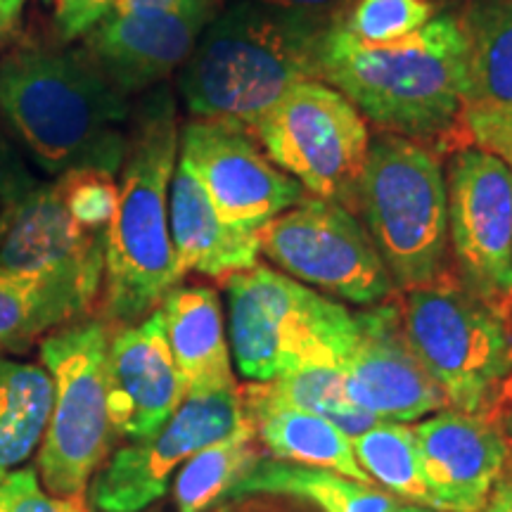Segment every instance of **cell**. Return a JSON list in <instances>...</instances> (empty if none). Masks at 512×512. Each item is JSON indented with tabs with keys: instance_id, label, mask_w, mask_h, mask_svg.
<instances>
[{
	"instance_id": "21",
	"label": "cell",
	"mask_w": 512,
	"mask_h": 512,
	"mask_svg": "<svg viewBox=\"0 0 512 512\" xmlns=\"http://www.w3.org/2000/svg\"><path fill=\"white\" fill-rule=\"evenodd\" d=\"M240 394L245 418L252 425L256 441L264 444L271 458L320 467V470L337 472V475L356 479V482L373 484V479L358 465L351 439L342 430H337L330 420L320 418L316 413L283 406V403L266 401L247 387H242Z\"/></svg>"
},
{
	"instance_id": "31",
	"label": "cell",
	"mask_w": 512,
	"mask_h": 512,
	"mask_svg": "<svg viewBox=\"0 0 512 512\" xmlns=\"http://www.w3.org/2000/svg\"><path fill=\"white\" fill-rule=\"evenodd\" d=\"M38 188L34 174L24 166L22 157L8 138L0 133V240L8 233L10 223L15 221L19 207L27 202V197Z\"/></svg>"
},
{
	"instance_id": "29",
	"label": "cell",
	"mask_w": 512,
	"mask_h": 512,
	"mask_svg": "<svg viewBox=\"0 0 512 512\" xmlns=\"http://www.w3.org/2000/svg\"><path fill=\"white\" fill-rule=\"evenodd\" d=\"M57 195L76 223L91 230H107L119 202V183L112 171L72 169L53 183Z\"/></svg>"
},
{
	"instance_id": "26",
	"label": "cell",
	"mask_w": 512,
	"mask_h": 512,
	"mask_svg": "<svg viewBox=\"0 0 512 512\" xmlns=\"http://www.w3.org/2000/svg\"><path fill=\"white\" fill-rule=\"evenodd\" d=\"M247 389H252L256 396L266 401L316 413L320 418L330 420L349 439L380 422V418L358 408L349 399L347 389H344L342 368H306L275 377L271 382H249Z\"/></svg>"
},
{
	"instance_id": "30",
	"label": "cell",
	"mask_w": 512,
	"mask_h": 512,
	"mask_svg": "<svg viewBox=\"0 0 512 512\" xmlns=\"http://www.w3.org/2000/svg\"><path fill=\"white\" fill-rule=\"evenodd\" d=\"M0 512H86L81 498L50 496L34 467H22L0 482Z\"/></svg>"
},
{
	"instance_id": "10",
	"label": "cell",
	"mask_w": 512,
	"mask_h": 512,
	"mask_svg": "<svg viewBox=\"0 0 512 512\" xmlns=\"http://www.w3.org/2000/svg\"><path fill=\"white\" fill-rule=\"evenodd\" d=\"M261 254L311 290L356 306L399 297L361 219L342 204L306 195L261 230Z\"/></svg>"
},
{
	"instance_id": "15",
	"label": "cell",
	"mask_w": 512,
	"mask_h": 512,
	"mask_svg": "<svg viewBox=\"0 0 512 512\" xmlns=\"http://www.w3.org/2000/svg\"><path fill=\"white\" fill-rule=\"evenodd\" d=\"M356 342L342 363L344 389L380 420L415 422L446 408L403 332L399 297L356 311Z\"/></svg>"
},
{
	"instance_id": "17",
	"label": "cell",
	"mask_w": 512,
	"mask_h": 512,
	"mask_svg": "<svg viewBox=\"0 0 512 512\" xmlns=\"http://www.w3.org/2000/svg\"><path fill=\"white\" fill-rule=\"evenodd\" d=\"M185 396L162 313L112 332L107 349V411L114 437L147 439L162 430Z\"/></svg>"
},
{
	"instance_id": "16",
	"label": "cell",
	"mask_w": 512,
	"mask_h": 512,
	"mask_svg": "<svg viewBox=\"0 0 512 512\" xmlns=\"http://www.w3.org/2000/svg\"><path fill=\"white\" fill-rule=\"evenodd\" d=\"M221 8L223 0H188L169 10L107 15L81 48L121 93H143L183 67Z\"/></svg>"
},
{
	"instance_id": "35",
	"label": "cell",
	"mask_w": 512,
	"mask_h": 512,
	"mask_svg": "<svg viewBox=\"0 0 512 512\" xmlns=\"http://www.w3.org/2000/svg\"><path fill=\"white\" fill-rule=\"evenodd\" d=\"M486 418H489L498 427V432H501L505 446H508L510 460H512V377L503 387L501 396H498L494 411L486 415Z\"/></svg>"
},
{
	"instance_id": "4",
	"label": "cell",
	"mask_w": 512,
	"mask_h": 512,
	"mask_svg": "<svg viewBox=\"0 0 512 512\" xmlns=\"http://www.w3.org/2000/svg\"><path fill=\"white\" fill-rule=\"evenodd\" d=\"M323 34L325 29L259 5L228 3L181 67L178 93L192 119L249 131L294 83L318 79Z\"/></svg>"
},
{
	"instance_id": "22",
	"label": "cell",
	"mask_w": 512,
	"mask_h": 512,
	"mask_svg": "<svg viewBox=\"0 0 512 512\" xmlns=\"http://www.w3.org/2000/svg\"><path fill=\"white\" fill-rule=\"evenodd\" d=\"M451 12L465 38V112L512 119V0H463Z\"/></svg>"
},
{
	"instance_id": "6",
	"label": "cell",
	"mask_w": 512,
	"mask_h": 512,
	"mask_svg": "<svg viewBox=\"0 0 512 512\" xmlns=\"http://www.w3.org/2000/svg\"><path fill=\"white\" fill-rule=\"evenodd\" d=\"M356 216L399 292L430 285L451 271L446 174L441 155L430 145L387 131L373 133Z\"/></svg>"
},
{
	"instance_id": "12",
	"label": "cell",
	"mask_w": 512,
	"mask_h": 512,
	"mask_svg": "<svg viewBox=\"0 0 512 512\" xmlns=\"http://www.w3.org/2000/svg\"><path fill=\"white\" fill-rule=\"evenodd\" d=\"M240 387L188 394L162 430L110 453L88 484L93 512H145L166 496L183 463L245 422Z\"/></svg>"
},
{
	"instance_id": "20",
	"label": "cell",
	"mask_w": 512,
	"mask_h": 512,
	"mask_svg": "<svg viewBox=\"0 0 512 512\" xmlns=\"http://www.w3.org/2000/svg\"><path fill=\"white\" fill-rule=\"evenodd\" d=\"M159 313L185 392L209 394L238 387L219 294L204 285H176L162 299Z\"/></svg>"
},
{
	"instance_id": "37",
	"label": "cell",
	"mask_w": 512,
	"mask_h": 512,
	"mask_svg": "<svg viewBox=\"0 0 512 512\" xmlns=\"http://www.w3.org/2000/svg\"><path fill=\"white\" fill-rule=\"evenodd\" d=\"M27 0H0V43L8 41L22 19Z\"/></svg>"
},
{
	"instance_id": "1",
	"label": "cell",
	"mask_w": 512,
	"mask_h": 512,
	"mask_svg": "<svg viewBox=\"0 0 512 512\" xmlns=\"http://www.w3.org/2000/svg\"><path fill=\"white\" fill-rule=\"evenodd\" d=\"M318 79L347 95L380 131L430 145L441 157L472 143L465 38L451 10L392 43L361 41L332 24L320 38Z\"/></svg>"
},
{
	"instance_id": "28",
	"label": "cell",
	"mask_w": 512,
	"mask_h": 512,
	"mask_svg": "<svg viewBox=\"0 0 512 512\" xmlns=\"http://www.w3.org/2000/svg\"><path fill=\"white\" fill-rule=\"evenodd\" d=\"M439 10L430 0H354L342 27L368 43H392L430 24Z\"/></svg>"
},
{
	"instance_id": "18",
	"label": "cell",
	"mask_w": 512,
	"mask_h": 512,
	"mask_svg": "<svg viewBox=\"0 0 512 512\" xmlns=\"http://www.w3.org/2000/svg\"><path fill=\"white\" fill-rule=\"evenodd\" d=\"M422 479L434 510L477 512L508 465V446L498 427L484 415L453 408L432 413L413 425Z\"/></svg>"
},
{
	"instance_id": "25",
	"label": "cell",
	"mask_w": 512,
	"mask_h": 512,
	"mask_svg": "<svg viewBox=\"0 0 512 512\" xmlns=\"http://www.w3.org/2000/svg\"><path fill=\"white\" fill-rule=\"evenodd\" d=\"M351 448L361 470L373 479L375 486L403 503L432 508L422 479L420 451L413 425L408 422L380 420L370 430L351 437Z\"/></svg>"
},
{
	"instance_id": "2",
	"label": "cell",
	"mask_w": 512,
	"mask_h": 512,
	"mask_svg": "<svg viewBox=\"0 0 512 512\" xmlns=\"http://www.w3.org/2000/svg\"><path fill=\"white\" fill-rule=\"evenodd\" d=\"M0 112L48 174L126 159L128 95L79 50L29 48L0 60Z\"/></svg>"
},
{
	"instance_id": "7",
	"label": "cell",
	"mask_w": 512,
	"mask_h": 512,
	"mask_svg": "<svg viewBox=\"0 0 512 512\" xmlns=\"http://www.w3.org/2000/svg\"><path fill=\"white\" fill-rule=\"evenodd\" d=\"M403 332L446 408L489 415L512 377V320L448 271L430 285L399 292Z\"/></svg>"
},
{
	"instance_id": "40",
	"label": "cell",
	"mask_w": 512,
	"mask_h": 512,
	"mask_svg": "<svg viewBox=\"0 0 512 512\" xmlns=\"http://www.w3.org/2000/svg\"><path fill=\"white\" fill-rule=\"evenodd\" d=\"M430 3H432L434 8H437L439 12H444V10H453V8H458V5L463 3V0H430Z\"/></svg>"
},
{
	"instance_id": "5",
	"label": "cell",
	"mask_w": 512,
	"mask_h": 512,
	"mask_svg": "<svg viewBox=\"0 0 512 512\" xmlns=\"http://www.w3.org/2000/svg\"><path fill=\"white\" fill-rule=\"evenodd\" d=\"M223 290L230 356L249 382L306 368H342L354 347V311L275 268L259 264L230 275Z\"/></svg>"
},
{
	"instance_id": "9",
	"label": "cell",
	"mask_w": 512,
	"mask_h": 512,
	"mask_svg": "<svg viewBox=\"0 0 512 512\" xmlns=\"http://www.w3.org/2000/svg\"><path fill=\"white\" fill-rule=\"evenodd\" d=\"M268 159L313 197L356 214L370 126L356 105L325 81L294 83L249 126Z\"/></svg>"
},
{
	"instance_id": "36",
	"label": "cell",
	"mask_w": 512,
	"mask_h": 512,
	"mask_svg": "<svg viewBox=\"0 0 512 512\" xmlns=\"http://www.w3.org/2000/svg\"><path fill=\"white\" fill-rule=\"evenodd\" d=\"M188 3V0H117L110 15H133V12H157L178 8V5Z\"/></svg>"
},
{
	"instance_id": "41",
	"label": "cell",
	"mask_w": 512,
	"mask_h": 512,
	"mask_svg": "<svg viewBox=\"0 0 512 512\" xmlns=\"http://www.w3.org/2000/svg\"><path fill=\"white\" fill-rule=\"evenodd\" d=\"M477 512H498V510H496V505L489 501V503H486V505H484V508H482V510H477Z\"/></svg>"
},
{
	"instance_id": "3",
	"label": "cell",
	"mask_w": 512,
	"mask_h": 512,
	"mask_svg": "<svg viewBox=\"0 0 512 512\" xmlns=\"http://www.w3.org/2000/svg\"><path fill=\"white\" fill-rule=\"evenodd\" d=\"M174 95H150L128 128L119 202L107 228L102 320L136 325L181 285L169 230V188L178 159Z\"/></svg>"
},
{
	"instance_id": "11",
	"label": "cell",
	"mask_w": 512,
	"mask_h": 512,
	"mask_svg": "<svg viewBox=\"0 0 512 512\" xmlns=\"http://www.w3.org/2000/svg\"><path fill=\"white\" fill-rule=\"evenodd\" d=\"M451 271L484 304L512 320V171L475 143L448 155Z\"/></svg>"
},
{
	"instance_id": "32",
	"label": "cell",
	"mask_w": 512,
	"mask_h": 512,
	"mask_svg": "<svg viewBox=\"0 0 512 512\" xmlns=\"http://www.w3.org/2000/svg\"><path fill=\"white\" fill-rule=\"evenodd\" d=\"M228 3H252L278 12V15L309 22L313 27L328 29L332 24L342 22L354 0H228Z\"/></svg>"
},
{
	"instance_id": "19",
	"label": "cell",
	"mask_w": 512,
	"mask_h": 512,
	"mask_svg": "<svg viewBox=\"0 0 512 512\" xmlns=\"http://www.w3.org/2000/svg\"><path fill=\"white\" fill-rule=\"evenodd\" d=\"M169 230L178 278L200 273L228 280L259 266L261 233L228 226L211 207L195 174L178 159L169 188Z\"/></svg>"
},
{
	"instance_id": "24",
	"label": "cell",
	"mask_w": 512,
	"mask_h": 512,
	"mask_svg": "<svg viewBox=\"0 0 512 512\" xmlns=\"http://www.w3.org/2000/svg\"><path fill=\"white\" fill-rule=\"evenodd\" d=\"M256 434L249 420L235 432L197 451L183 463L174 479V503L178 512H209L226 501L233 486L259 460Z\"/></svg>"
},
{
	"instance_id": "39",
	"label": "cell",
	"mask_w": 512,
	"mask_h": 512,
	"mask_svg": "<svg viewBox=\"0 0 512 512\" xmlns=\"http://www.w3.org/2000/svg\"><path fill=\"white\" fill-rule=\"evenodd\" d=\"M394 512H441V510H434V508H425V505H413V503H403V505H396Z\"/></svg>"
},
{
	"instance_id": "13",
	"label": "cell",
	"mask_w": 512,
	"mask_h": 512,
	"mask_svg": "<svg viewBox=\"0 0 512 512\" xmlns=\"http://www.w3.org/2000/svg\"><path fill=\"white\" fill-rule=\"evenodd\" d=\"M178 159L207 192L228 226L261 233L309 192L275 166L245 128L190 119L178 133Z\"/></svg>"
},
{
	"instance_id": "8",
	"label": "cell",
	"mask_w": 512,
	"mask_h": 512,
	"mask_svg": "<svg viewBox=\"0 0 512 512\" xmlns=\"http://www.w3.org/2000/svg\"><path fill=\"white\" fill-rule=\"evenodd\" d=\"M110 337V323L83 318L41 342V363L53 377L55 394L46 437L38 448V475L53 496L86 494L117 439L107 411Z\"/></svg>"
},
{
	"instance_id": "14",
	"label": "cell",
	"mask_w": 512,
	"mask_h": 512,
	"mask_svg": "<svg viewBox=\"0 0 512 512\" xmlns=\"http://www.w3.org/2000/svg\"><path fill=\"white\" fill-rule=\"evenodd\" d=\"M107 230L83 228L55 185H38L0 240V275L34 280L91 313L105 280Z\"/></svg>"
},
{
	"instance_id": "38",
	"label": "cell",
	"mask_w": 512,
	"mask_h": 512,
	"mask_svg": "<svg viewBox=\"0 0 512 512\" xmlns=\"http://www.w3.org/2000/svg\"><path fill=\"white\" fill-rule=\"evenodd\" d=\"M489 501L496 505L498 512H512V460H508L503 475L498 477Z\"/></svg>"
},
{
	"instance_id": "23",
	"label": "cell",
	"mask_w": 512,
	"mask_h": 512,
	"mask_svg": "<svg viewBox=\"0 0 512 512\" xmlns=\"http://www.w3.org/2000/svg\"><path fill=\"white\" fill-rule=\"evenodd\" d=\"M53 377L43 363L0 356V482L41 448L53 411Z\"/></svg>"
},
{
	"instance_id": "27",
	"label": "cell",
	"mask_w": 512,
	"mask_h": 512,
	"mask_svg": "<svg viewBox=\"0 0 512 512\" xmlns=\"http://www.w3.org/2000/svg\"><path fill=\"white\" fill-rule=\"evenodd\" d=\"M83 318L86 313L62 292L0 275V356L27 349L38 337Z\"/></svg>"
},
{
	"instance_id": "33",
	"label": "cell",
	"mask_w": 512,
	"mask_h": 512,
	"mask_svg": "<svg viewBox=\"0 0 512 512\" xmlns=\"http://www.w3.org/2000/svg\"><path fill=\"white\" fill-rule=\"evenodd\" d=\"M117 0H57L55 27L64 41L83 38L110 15Z\"/></svg>"
},
{
	"instance_id": "34",
	"label": "cell",
	"mask_w": 512,
	"mask_h": 512,
	"mask_svg": "<svg viewBox=\"0 0 512 512\" xmlns=\"http://www.w3.org/2000/svg\"><path fill=\"white\" fill-rule=\"evenodd\" d=\"M465 124L472 143L494 152L512 171V119L501 114L465 112Z\"/></svg>"
}]
</instances>
